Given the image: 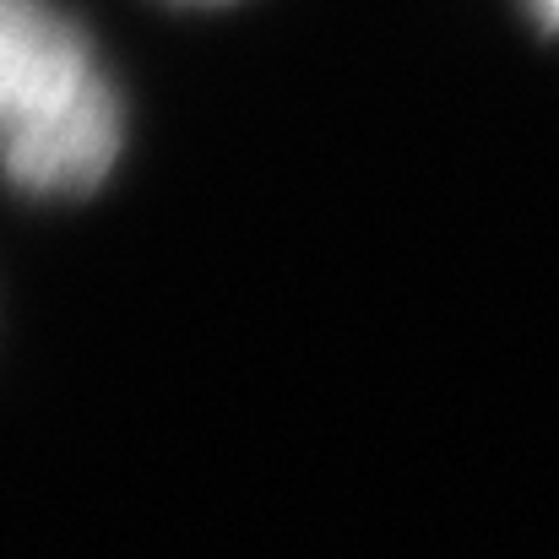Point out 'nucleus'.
Masks as SVG:
<instances>
[{
  "mask_svg": "<svg viewBox=\"0 0 559 559\" xmlns=\"http://www.w3.org/2000/svg\"><path fill=\"white\" fill-rule=\"evenodd\" d=\"M527 11L538 16V27H549V33H559V0H527Z\"/></svg>",
  "mask_w": 559,
  "mask_h": 559,
  "instance_id": "f03ea898",
  "label": "nucleus"
},
{
  "mask_svg": "<svg viewBox=\"0 0 559 559\" xmlns=\"http://www.w3.org/2000/svg\"><path fill=\"white\" fill-rule=\"evenodd\" d=\"M0 126L22 195H87L120 164V93L55 0H0Z\"/></svg>",
  "mask_w": 559,
  "mask_h": 559,
  "instance_id": "f257e3e1",
  "label": "nucleus"
}]
</instances>
